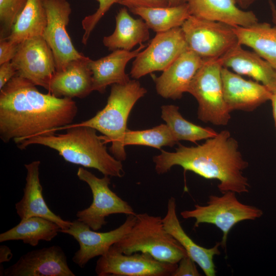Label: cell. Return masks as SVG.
I'll list each match as a JSON object with an SVG mask.
<instances>
[{
  "label": "cell",
  "mask_w": 276,
  "mask_h": 276,
  "mask_svg": "<svg viewBox=\"0 0 276 276\" xmlns=\"http://www.w3.org/2000/svg\"><path fill=\"white\" fill-rule=\"evenodd\" d=\"M11 61L16 70V75L48 90L56 69L53 52L42 36L19 43Z\"/></svg>",
  "instance_id": "5bb4252c"
},
{
  "label": "cell",
  "mask_w": 276,
  "mask_h": 276,
  "mask_svg": "<svg viewBox=\"0 0 276 276\" xmlns=\"http://www.w3.org/2000/svg\"><path fill=\"white\" fill-rule=\"evenodd\" d=\"M178 141L169 126L162 124L143 130L126 129L124 145H142L160 149L164 146L173 147Z\"/></svg>",
  "instance_id": "f546056e"
},
{
  "label": "cell",
  "mask_w": 276,
  "mask_h": 276,
  "mask_svg": "<svg viewBox=\"0 0 276 276\" xmlns=\"http://www.w3.org/2000/svg\"><path fill=\"white\" fill-rule=\"evenodd\" d=\"M177 264L142 252L124 254L112 245L97 260L95 272L98 276H172Z\"/></svg>",
  "instance_id": "8fae6325"
},
{
  "label": "cell",
  "mask_w": 276,
  "mask_h": 276,
  "mask_svg": "<svg viewBox=\"0 0 276 276\" xmlns=\"http://www.w3.org/2000/svg\"><path fill=\"white\" fill-rule=\"evenodd\" d=\"M219 59L223 67L250 77L276 94V69L255 52L238 43Z\"/></svg>",
  "instance_id": "d6986e66"
},
{
  "label": "cell",
  "mask_w": 276,
  "mask_h": 276,
  "mask_svg": "<svg viewBox=\"0 0 276 276\" xmlns=\"http://www.w3.org/2000/svg\"><path fill=\"white\" fill-rule=\"evenodd\" d=\"M113 246L124 254L142 252L172 264H178L188 256L184 248L166 231L163 218L146 213L136 214L130 231Z\"/></svg>",
  "instance_id": "5b68a950"
},
{
  "label": "cell",
  "mask_w": 276,
  "mask_h": 276,
  "mask_svg": "<svg viewBox=\"0 0 276 276\" xmlns=\"http://www.w3.org/2000/svg\"><path fill=\"white\" fill-rule=\"evenodd\" d=\"M17 74L16 70L11 62H7L0 66V90Z\"/></svg>",
  "instance_id": "d590c367"
},
{
  "label": "cell",
  "mask_w": 276,
  "mask_h": 276,
  "mask_svg": "<svg viewBox=\"0 0 276 276\" xmlns=\"http://www.w3.org/2000/svg\"><path fill=\"white\" fill-rule=\"evenodd\" d=\"M145 47L141 43L133 51L118 49L99 59H90L88 65L92 73L93 91L104 93L108 85L128 82L130 80L125 73L126 66Z\"/></svg>",
  "instance_id": "ffe728a7"
},
{
  "label": "cell",
  "mask_w": 276,
  "mask_h": 276,
  "mask_svg": "<svg viewBox=\"0 0 276 276\" xmlns=\"http://www.w3.org/2000/svg\"><path fill=\"white\" fill-rule=\"evenodd\" d=\"M222 67L219 58L204 59L187 91L198 102V119L217 126L227 125L231 119L223 96Z\"/></svg>",
  "instance_id": "8992f818"
},
{
  "label": "cell",
  "mask_w": 276,
  "mask_h": 276,
  "mask_svg": "<svg viewBox=\"0 0 276 276\" xmlns=\"http://www.w3.org/2000/svg\"><path fill=\"white\" fill-rule=\"evenodd\" d=\"M149 28L141 18L135 19L127 8H122L116 16V28L112 34L105 36L103 44L110 51H131L137 44L149 39Z\"/></svg>",
  "instance_id": "cb8c5ba5"
},
{
  "label": "cell",
  "mask_w": 276,
  "mask_h": 276,
  "mask_svg": "<svg viewBox=\"0 0 276 276\" xmlns=\"http://www.w3.org/2000/svg\"><path fill=\"white\" fill-rule=\"evenodd\" d=\"M237 5L242 9H247L252 5L256 0H235Z\"/></svg>",
  "instance_id": "74e56055"
},
{
  "label": "cell",
  "mask_w": 276,
  "mask_h": 276,
  "mask_svg": "<svg viewBox=\"0 0 276 276\" xmlns=\"http://www.w3.org/2000/svg\"><path fill=\"white\" fill-rule=\"evenodd\" d=\"M88 57L70 62L60 71H56L49 84L48 91L58 98H83L93 89L92 73Z\"/></svg>",
  "instance_id": "7402d4cb"
},
{
  "label": "cell",
  "mask_w": 276,
  "mask_h": 276,
  "mask_svg": "<svg viewBox=\"0 0 276 276\" xmlns=\"http://www.w3.org/2000/svg\"><path fill=\"white\" fill-rule=\"evenodd\" d=\"M13 254L10 248L5 245L0 246V263L9 262L12 258Z\"/></svg>",
  "instance_id": "8d00e7d4"
},
{
  "label": "cell",
  "mask_w": 276,
  "mask_h": 276,
  "mask_svg": "<svg viewBox=\"0 0 276 276\" xmlns=\"http://www.w3.org/2000/svg\"><path fill=\"white\" fill-rule=\"evenodd\" d=\"M76 102L40 92L34 84L15 75L0 93V137L17 144L33 136L56 132L72 124Z\"/></svg>",
  "instance_id": "6da1fadb"
},
{
  "label": "cell",
  "mask_w": 276,
  "mask_h": 276,
  "mask_svg": "<svg viewBox=\"0 0 276 276\" xmlns=\"http://www.w3.org/2000/svg\"><path fill=\"white\" fill-rule=\"evenodd\" d=\"M236 194L229 191L221 196L210 195L206 205L195 204L193 209L183 211L180 215L184 219H195V228L202 223L216 226L223 234L220 246L225 249L227 236L236 224L256 220L263 214L260 209L240 202Z\"/></svg>",
  "instance_id": "52a82bcc"
},
{
  "label": "cell",
  "mask_w": 276,
  "mask_h": 276,
  "mask_svg": "<svg viewBox=\"0 0 276 276\" xmlns=\"http://www.w3.org/2000/svg\"><path fill=\"white\" fill-rule=\"evenodd\" d=\"M204 59L190 50L182 53L158 77L154 78L157 93L165 99H180Z\"/></svg>",
  "instance_id": "ac0fdd59"
},
{
  "label": "cell",
  "mask_w": 276,
  "mask_h": 276,
  "mask_svg": "<svg viewBox=\"0 0 276 276\" xmlns=\"http://www.w3.org/2000/svg\"><path fill=\"white\" fill-rule=\"evenodd\" d=\"M188 48L203 59H218L238 43L234 27L190 15L181 26Z\"/></svg>",
  "instance_id": "ba28073f"
},
{
  "label": "cell",
  "mask_w": 276,
  "mask_h": 276,
  "mask_svg": "<svg viewBox=\"0 0 276 276\" xmlns=\"http://www.w3.org/2000/svg\"><path fill=\"white\" fill-rule=\"evenodd\" d=\"M268 2L271 11L272 21L276 26V7L272 0H268Z\"/></svg>",
  "instance_id": "ab89813d"
},
{
  "label": "cell",
  "mask_w": 276,
  "mask_h": 276,
  "mask_svg": "<svg viewBox=\"0 0 276 276\" xmlns=\"http://www.w3.org/2000/svg\"><path fill=\"white\" fill-rule=\"evenodd\" d=\"M187 50L188 48L181 27L156 33L146 49L134 58L131 77L138 79L154 72H163Z\"/></svg>",
  "instance_id": "30bf717a"
},
{
  "label": "cell",
  "mask_w": 276,
  "mask_h": 276,
  "mask_svg": "<svg viewBox=\"0 0 276 276\" xmlns=\"http://www.w3.org/2000/svg\"><path fill=\"white\" fill-rule=\"evenodd\" d=\"M47 26L42 36L51 49L56 71L63 70L72 61L85 58L74 46L66 30L72 9L67 0H42Z\"/></svg>",
  "instance_id": "7c38bea8"
},
{
  "label": "cell",
  "mask_w": 276,
  "mask_h": 276,
  "mask_svg": "<svg viewBox=\"0 0 276 276\" xmlns=\"http://www.w3.org/2000/svg\"><path fill=\"white\" fill-rule=\"evenodd\" d=\"M120 4L128 9L135 7H165L168 6L167 0H123Z\"/></svg>",
  "instance_id": "e575fe53"
},
{
  "label": "cell",
  "mask_w": 276,
  "mask_h": 276,
  "mask_svg": "<svg viewBox=\"0 0 276 276\" xmlns=\"http://www.w3.org/2000/svg\"><path fill=\"white\" fill-rule=\"evenodd\" d=\"M40 160L25 164L27 171L26 184L22 198L15 205L16 213L21 220L32 217H40L57 224L60 229H67L72 222L63 219L49 208L42 194L39 178Z\"/></svg>",
  "instance_id": "e0dca14e"
},
{
  "label": "cell",
  "mask_w": 276,
  "mask_h": 276,
  "mask_svg": "<svg viewBox=\"0 0 276 276\" xmlns=\"http://www.w3.org/2000/svg\"><path fill=\"white\" fill-rule=\"evenodd\" d=\"M19 44L7 39H0V65L11 61L15 55Z\"/></svg>",
  "instance_id": "836d02e7"
},
{
  "label": "cell",
  "mask_w": 276,
  "mask_h": 276,
  "mask_svg": "<svg viewBox=\"0 0 276 276\" xmlns=\"http://www.w3.org/2000/svg\"><path fill=\"white\" fill-rule=\"evenodd\" d=\"M27 0H0V39L8 37Z\"/></svg>",
  "instance_id": "4dcf8cb0"
},
{
  "label": "cell",
  "mask_w": 276,
  "mask_h": 276,
  "mask_svg": "<svg viewBox=\"0 0 276 276\" xmlns=\"http://www.w3.org/2000/svg\"><path fill=\"white\" fill-rule=\"evenodd\" d=\"M221 78L224 98L231 112L253 111L270 100L272 95L263 84L246 80L224 67L221 70Z\"/></svg>",
  "instance_id": "2e32d148"
},
{
  "label": "cell",
  "mask_w": 276,
  "mask_h": 276,
  "mask_svg": "<svg viewBox=\"0 0 276 276\" xmlns=\"http://www.w3.org/2000/svg\"><path fill=\"white\" fill-rule=\"evenodd\" d=\"M191 15L220 22L233 27H248L258 22L252 11L237 6L235 0H186Z\"/></svg>",
  "instance_id": "603a6c76"
},
{
  "label": "cell",
  "mask_w": 276,
  "mask_h": 276,
  "mask_svg": "<svg viewBox=\"0 0 276 276\" xmlns=\"http://www.w3.org/2000/svg\"><path fill=\"white\" fill-rule=\"evenodd\" d=\"M129 9L133 14L140 16L149 29L156 33L181 27L191 15L187 3L174 7H135Z\"/></svg>",
  "instance_id": "83f0119b"
},
{
  "label": "cell",
  "mask_w": 276,
  "mask_h": 276,
  "mask_svg": "<svg viewBox=\"0 0 276 276\" xmlns=\"http://www.w3.org/2000/svg\"><path fill=\"white\" fill-rule=\"evenodd\" d=\"M146 93V89L135 80L124 84H112L103 109L86 121L69 125L89 127L102 133L105 142L111 143L109 150L113 156L121 162L125 160L127 119L135 103Z\"/></svg>",
  "instance_id": "277c9868"
},
{
  "label": "cell",
  "mask_w": 276,
  "mask_h": 276,
  "mask_svg": "<svg viewBox=\"0 0 276 276\" xmlns=\"http://www.w3.org/2000/svg\"><path fill=\"white\" fill-rule=\"evenodd\" d=\"M161 118L166 122L176 139L196 143L206 140L217 134L209 127H203L186 120L179 111V107L174 105H165L161 107Z\"/></svg>",
  "instance_id": "f1b7e54d"
},
{
  "label": "cell",
  "mask_w": 276,
  "mask_h": 276,
  "mask_svg": "<svg viewBox=\"0 0 276 276\" xmlns=\"http://www.w3.org/2000/svg\"><path fill=\"white\" fill-rule=\"evenodd\" d=\"M5 276H75L59 245L36 249L22 255L5 269Z\"/></svg>",
  "instance_id": "9a60e30c"
},
{
  "label": "cell",
  "mask_w": 276,
  "mask_h": 276,
  "mask_svg": "<svg viewBox=\"0 0 276 276\" xmlns=\"http://www.w3.org/2000/svg\"><path fill=\"white\" fill-rule=\"evenodd\" d=\"M99 7L96 12L86 16L82 20V26L84 32L82 38V43L86 44L91 33L97 24L110 7L116 3L120 4L123 0H97Z\"/></svg>",
  "instance_id": "1f68e13d"
},
{
  "label": "cell",
  "mask_w": 276,
  "mask_h": 276,
  "mask_svg": "<svg viewBox=\"0 0 276 276\" xmlns=\"http://www.w3.org/2000/svg\"><path fill=\"white\" fill-rule=\"evenodd\" d=\"M238 43L251 48L276 69V26L257 22L248 27H235Z\"/></svg>",
  "instance_id": "d4e9b609"
},
{
  "label": "cell",
  "mask_w": 276,
  "mask_h": 276,
  "mask_svg": "<svg viewBox=\"0 0 276 276\" xmlns=\"http://www.w3.org/2000/svg\"><path fill=\"white\" fill-rule=\"evenodd\" d=\"M77 175L90 188L93 201L88 208L78 211L76 215L78 220L93 230L97 231L106 225V217L110 215L136 214L128 203L111 190L109 176L99 178L82 167L78 168Z\"/></svg>",
  "instance_id": "9c48e42d"
},
{
  "label": "cell",
  "mask_w": 276,
  "mask_h": 276,
  "mask_svg": "<svg viewBox=\"0 0 276 276\" xmlns=\"http://www.w3.org/2000/svg\"><path fill=\"white\" fill-rule=\"evenodd\" d=\"M199 276L195 262L188 256L182 258L172 276Z\"/></svg>",
  "instance_id": "d6a6232c"
},
{
  "label": "cell",
  "mask_w": 276,
  "mask_h": 276,
  "mask_svg": "<svg viewBox=\"0 0 276 276\" xmlns=\"http://www.w3.org/2000/svg\"><path fill=\"white\" fill-rule=\"evenodd\" d=\"M272 108V114L276 128V94H272L270 100Z\"/></svg>",
  "instance_id": "f35d334b"
},
{
  "label": "cell",
  "mask_w": 276,
  "mask_h": 276,
  "mask_svg": "<svg viewBox=\"0 0 276 276\" xmlns=\"http://www.w3.org/2000/svg\"><path fill=\"white\" fill-rule=\"evenodd\" d=\"M168 6H177L186 3V0H167Z\"/></svg>",
  "instance_id": "60d3db41"
},
{
  "label": "cell",
  "mask_w": 276,
  "mask_h": 276,
  "mask_svg": "<svg viewBox=\"0 0 276 276\" xmlns=\"http://www.w3.org/2000/svg\"><path fill=\"white\" fill-rule=\"evenodd\" d=\"M56 223L40 217L24 220L14 227L0 234V242L21 240L24 243L36 246L40 241H51L59 232Z\"/></svg>",
  "instance_id": "4316f807"
},
{
  "label": "cell",
  "mask_w": 276,
  "mask_h": 276,
  "mask_svg": "<svg viewBox=\"0 0 276 276\" xmlns=\"http://www.w3.org/2000/svg\"><path fill=\"white\" fill-rule=\"evenodd\" d=\"M136 219V214L129 215L118 227L107 232H98L77 219L72 222L66 229L59 232L72 236L79 243V248L72 260L81 268L93 258L105 254L111 246L119 241L131 229Z\"/></svg>",
  "instance_id": "4fadbf2b"
},
{
  "label": "cell",
  "mask_w": 276,
  "mask_h": 276,
  "mask_svg": "<svg viewBox=\"0 0 276 276\" xmlns=\"http://www.w3.org/2000/svg\"><path fill=\"white\" fill-rule=\"evenodd\" d=\"M156 172L162 174L174 166L185 171L193 172L208 179L219 181L218 188L223 194L233 191L239 194L248 193L250 185L243 171L248 163L243 157L237 140L224 130L201 145L187 147L178 144L175 152L161 150L153 157Z\"/></svg>",
  "instance_id": "7a4b0ae2"
},
{
  "label": "cell",
  "mask_w": 276,
  "mask_h": 276,
  "mask_svg": "<svg viewBox=\"0 0 276 276\" xmlns=\"http://www.w3.org/2000/svg\"><path fill=\"white\" fill-rule=\"evenodd\" d=\"M66 130L62 134L55 132L29 137L17 144L20 149L32 145H40L57 151L67 162L94 168L104 175L122 177L124 174L122 162L107 151L103 136L96 130L87 126L69 125L59 129Z\"/></svg>",
  "instance_id": "3957f363"
},
{
  "label": "cell",
  "mask_w": 276,
  "mask_h": 276,
  "mask_svg": "<svg viewBox=\"0 0 276 276\" xmlns=\"http://www.w3.org/2000/svg\"><path fill=\"white\" fill-rule=\"evenodd\" d=\"M163 222L166 231L175 238L186 250L187 254L201 268L206 276H215L217 271L214 257L219 255L218 242L211 248L203 247L195 242L185 232L176 214V204L174 197L169 199L166 215Z\"/></svg>",
  "instance_id": "44dd1931"
},
{
  "label": "cell",
  "mask_w": 276,
  "mask_h": 276,
  "mask_svg": "<svg viewBox=\"0 0 276 276\" xmlns=\"http://www.w3.org/2000/svg\"><path fill=\"white\" fill-rule=\"evenodd\" d=\"M47 16L42 0H27L9 35L5 38L19 44L27 39L42 36Z\"/></svg>",
  "instance_id": "484cf974"
}]
</instances>
